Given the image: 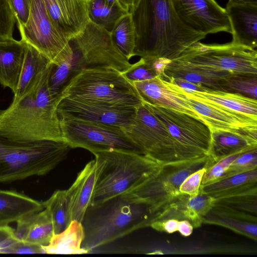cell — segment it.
Wrapping results in <instances>:
<instances>
[{"label":"cell","instance_id":"obj_1","mask_svg":"<svg viewBox=\"0 0 257 257\" xmlns=\"http://www.w3.org/2000/svg\"><path fill=\"white\" fill-rule=\"evenodd\" d=\"M132 13L136 31L135 56L173 60L206 36L180 20L172 0H139Z\"/></svg>","mask_w":257,"mask_h":257},{"label":"cell","instance_id":"obj_2","mask_svg":"<svg viewBox=\"0 0 257 257\" xmlns=\"http://www.w3.org/2000/svg\"><path fill=\"white\" fill-rule=\"evenodd\" d=\"M52 65L26 95L0 110L1 136L21 142L64 141L57 111V99L49 88Z\"/></svg>","mask_w":257,"mask_h":257},{"label":"cell","instance_id":"obj_3","mask_svg":"<svg viewBox=\"0 0 257 257\" xmlns=\"http://www.w3.org/2000/svg\"><path fill=\"white\" fill-rule=\"evenodd\" d=\"M153 216L148 207L121 196L99 206L89 207L82 222L84 231L82 247L88 253L137 229L150 226Z\"/></svg>","mask_w":257,"mask_h":257},{"label":"cell","instance_id":"obj_4","mask_svg":"<svg viewBox=\"0 0 257 257\" xmlns=\"http://www.w3.org/2000/svg\"><path fill=\"white\" fill-rule=\"evenodd\" d=\"M71 149L64 141L21 142L0 135V183L45 175L67 157Z\"/></svg>","mask_w":257,"mask_h":257},{"label":"cell","instance_id":"obj_5","mask_svg":"<svg viewBox=\"0 0 257 257\" xmlns=\"http://www.w3.org/2000/svg\"><path fill=\"white\" fill-rule=\"evenodd\" d=\"M93 154L99 174L89 207L122 195L156 174L163 165L134 153L112 151Z\"/></svg>","mask_w":257,"mask_h":257},{"label":"cell","instance_id":"obj_6","mask_svg":"<svg viewBox=\"0 0 257 257\" xmlns=\"http://www.w3.org/2000/svg\"><path fill=\"white\" fill-rule=\"evenodd\" d=\"M76 99L110 106L136 107L143 101L120 71L106 67L84 68L74 76L57 98Z\"/></svg>","mask_w":257,"mask_h":257},{"label":"cell","instance_id":"obj_7","mask_svg":"<svg viewBox=\"0 0 257 257\" xmlns=\"http://www.w3.org/2000/svg\"><path fill=\"white\" fill-rule=\"evenodd\" d=\"M176 62L219 80L233 75L257 76V51L233 42L218 44L195 43Z\"/></svg>","mask_w":257,"mask_h":257},{"label":"cell","instance_id":"obj_8","mask_svg":"<svg viewBox=\"0 0 257 257\" xmlns=\"http://www.w3.org/2000/svg\"><path fill=\"white\" fill-rule=\"evenodd\" d=\"M208 157L163 164L156 174L120 196L129 201L148 207L155 215L181 193V184L191 174L205 166Z\"/></svg>","mask_w":257,"mask_h":257},{"label":"cell","instance_id":"obj_9","mask_svg":"<svg viewBox=\"0 0 257 257\" xmlns=\"http://www.w3.org/2000/svg\"><path fill=\"white\" fill-rule=\"evenodd\" d=\"M70 61L78 73L87 68H111L121 72L132 64L114 44L109 30L90 20L84 31L70 41Z\"/></svg>","mask_w":257,"mask_h":257},{"label":"cell","instance_id":"obj_10","mask_svg":"<svg viewBox=\"0 0 257 257\" xmlns=\"http://www.w3.org/2000/svg\"><path fill=\"white\" fill-rule=\"evenodd\" d=\"M59 119L63 140L72 149L83 148L93 154L116 151L144 155L141 148L120 127L80 120Z\"/></svg>","mask_w":257,"mask_h":257},{"label":"cell","instance_id":"obj_11","mask_svg":"<svg viewBox=\"0 0 257 257\" xmlns=\"http://www.w3.org/2000/svg\"><path fill=\"white\" fill-rule=\"evenodd\" d=\"M143 103L168 129L181 162L209 155L211 133L205 123L181 111Z\"/></svg>","mask_w":257,"mask_h":257},{"label":"cell","instance_id":"obj_12","mask_svg":"<svg viewBox=\"0 0 257 257\" xmlns=\"http://www.w3.org/2000/svg\"><path fill=\"white\" fill-rule=\"evenodd\" d=\"M22 40L32 46L54 65L71 58L69 40L49 16L44 0H33L28 19L18 24Z\"/></svg>","mask_w":257,"mask_h":257},{"label":"cell","instance_id":"obj_13","mask_svg":"<svg viewBox=\"0 0 257 257\" xmlns=\"http://www.w3.org/2000/svg\"><path fill=\"white\" fill-rule=\"evenodd\" d=\"M124 131L144 155L161 164L181 162L168 129L143 103L136 107L134 120Z\"/></svg>","mask_w":257,"mask_h":257},{"label":"cell","instance_id":"obj_14","mask_svg":"<svg viewBox=\"0 0 257 257\" xmlns=\"http://www.w3.org/2000/svg\"><path fill=\"white\" fill-rule=\"evenodd\" d=\"M59 118L76 119L126 129L133 122L136 107L110 106L68 98L57 101Z\"/></svg>","mask_w":257,"mask_h":257},{"label":"cell","instance_id":"obj_15","mask_svg":"<svg viewBox=\"0 0 257 257\" xmlns=\"http://www.w3.org/2000/svg\"><path fill=\"white\" fill-rule=\"evenodd\" d=\"M180 20L188 27L205 35L220 32L231 34L224 8L215 0H172Z\"/></svg>","mask_w":257,"mask_h":257},{"label":"cell","instance_id":"obj_16","mask_svg":"<svg viewBox=\"0 0 257 257\" xmlns=\"http://www.w3.org/2000/svg\"><path fill=\"white\" fill-rule=\"evenodd\" d=\"M171 82L198 113L210 132L257 128V120L200 98Z\"/></svg>","mask_w":257,"mask_h":257},{"label":"cell","instance_id":"obj_17","mask_svg":"<svg viewBox=\"0 0 257 257\" xmlns=\"http://www.w3.org/2000/svg\"><path fill=\"white\" fill-rule=\"evenodd\" d=\"M132 83L143 102L181 111L202 121L198 113L173 84L161 76Z\"/></svg>","mask_w":257,"mask_h":257},{"label":"cell","instance_id":"obj_18","mask_svg":"<svg viewBox=\"0 0 257 257\" xmlns=\"http://www.w3.org/2000/svg\"><path fill=\"white\" fill-rule=\"evenodd\" d=\"M48 13L67 39L80 34L90 21L88 0H44Z\"/></svg>","mask_w":257,"mask_h":257},{"label":"cell","instance_id":"obj_19","mask_svg":"<svg viewBox=\"0 0 257 257\" xmlns=\"http://www.w3.org/2000/svg\"><path fill=\"white\" fill-rule=\"evenodd\" d=\"M98 174V166L94 159L85 166L74 183L66 190L72 221L82 223L90 206Z\"/></svg>","mask_w":257,"mask_h":257},{"label":"cell","instance_id":"obj_20","mask_svg":"<svg viewBox=\"0 0 257 257\" xmlns=\"http://www.w3.org/2000/svg\"><path fill=\"white\" fill-rule=\"evenodd\" d=\"M211 144L207 164L257 148V128L211 132Z\"/></svg>","mask_w":257,"mask_h":257},{"label":"cell","instance_id":"obj_21","mask_svg":"<svg viewBox=\"0 0 257 257\" xmlns=\"http://www.w3.org/2000/svg\"><path fill=\"white\" fill-rule=\"evenodd\" d=\"M225 9L231 28L232 42L256 49L257 4L228 2Z\"/></svg>","mask_w":257,"mask_h":257},{"label":"cell","instance_id":"obj_22","mask_svg":"<svg viewBox=\"0 0 257 257\" xmlns=\"http://www.w3.org/2000/svg\"><path fill=\"white\" fill-rule=\"evenodd\" d=\"M257 169L223 177L201 186L200 191L215 200L240 196H257Z\"/></svg>","mask_w":257,"mask_h":257},{"label":"cell","instance_id":"obj_23","mask_svg":"<svg viewBox=\"0 0 257 257\" xmlns=\"http://www.w3.org/2000/svg\"><path fill=\"white\" fill-rule=\"evenodd\" d=\"M27 43L14 38L0 40V84L14 93L22 70Z\"/></svg>","mask_w":257,"mask_h":257},{"label":"cell","instance_id":"obj_24","mask_svg":"<svg viewBox=\"0 0 257 257\" xmlns=\"http://www.w3.org/2000/svg\"><path fill=\"white\" fill-rule=\"evenodd\" d=\"M44 209L43 202L16 191L0 189V227Z\"/></svg>","mask_w":257,"mask_h":257},{"label":"cell","instance_id":"obj_25","mask_svg":"<svg viewBox=\"0 0 257 257\" xmlns=\"http://www.w3.org/2000/svg\"><path fill=\"white\" fill-rule=\"evenodd\" d=\"M51 64L36 48L27 44L22 70L12 102H16L32 90L40 81Z\"/></svg>","mask_w":257,"mask_h":257},{"label":"cell","instance_id":"obj_26","mask_svg":"<svg viewBox=\"0 0 257 257\" xmlns=\"http://www.w3.org/2000/svg\"><path fill=\"white\" fill-rule=\"evenodd\" d=\"M193 95L257 120V100L236 93L210 89Z\"/></svg>","mask_w":257,"mask_h":257},{"label":"cell","instance_id":"obj_27","mask_svg":"<svg viewBox=\"0 0 257 257\" xmlns=\"http://www.w3.org/2000/svg\"><path fill=\"white\" fill-rule=\"evenodd\" d=\"M84 238L82 223L72 220L63 231L54 234L49 245L43 248L48 254L86 253L87 251L82 247Z\"/></svg>","mask_w":257,"mask_h":257},{"label":"cell","instance_id":"obj_28","mask_svg":"<svg viewBox=\"0 0 257 257\" xmlns=\"http://www.w3.org/2000/svg\"><path fill=\"white\" fill-rule=\"evenodd\" d=\"M110 32L114 44L129 61L135 56L136 31L132 13L128 12L122 15Z\"/></svg>","mask_w":257,"mask_h":257},{"label":"cell","instance_id":"obj_29","mask_svg":"<svg viewBox=\"0 0 257 257\" xmlns=\"http://www.w3.org/2000/svg\"><path fill=\"white\" fill-rule=\"evenodd\" d=\"M202 223L222 226L254 241L257 239L256 222L245 220L214 206L202 218Z\"/></svg>","mask_w":257,"mask_h":257},{"label":"cell","instance_id":"obj_30","mask_svg":"<svg viewBox=\"0 0 257 257\" xmlns=\"http://www.w3.org/2000/svg\"><path fill=\"white\" fill-rule=\"evenodd\" d=\"M54 234L53 223L48 210L31 214L27 234L24 241L42 247L50 243Z\"/></svg>","mask_w":257,"mask_h":257},{"label":"cell","instance_id":"obj_31","mask_svg":"<svg viewBox=\"0 0 257 257\" xmlns=\"http://www.w3.org/2000/svg\"><path fill=\"white\" fill-rule=\"evenodd\" d=\"M161 77L164 79H182L201 84L212 89L223 91L220 83L221 80L180 64L174 60H172L167 65L164 74Z\"/></svg>","mask_w":257,"mask_h":257},{"label":"cell","instance_id":"obj_32","mask_svg":"<svg viewBox=\"0 0 257 257\" xmlns=\"http://www.w3.org/2000/svg\"><path fill=\"white\" fill-rule=\"evenodd\" d=\"M43 203L44 208L48 210L51 215L54 234L61 232L72 221L66 190L55 191Z\"/></svg>","mask_w":257,"mask_h":257},{"label":"cell","instance_id":"obj_33","mask_svg":"<svg viewBox=\"0 0 257 257\" xmlns=\"http://www.w3.org/2000/svg\"><path fill=\"white\" fill-rule=\"evenodd\" d=\"M88 1L90 20L108 30L118 18L126 13L119 6L110 5L104 0Z\"/></svg>","mask_w":257,"mask_h":257},{"label":"cell","instance_id":"obj_34","mask_svg":"<svg viewBox=\"0 0 257 257\" xmlns=\"http://www.w3.org/2000/svg\"><path fill=\"white\" fill-rule=\"evenodd\" d=\"M224 91L236 93L256 99L257 76L233 75L220 80Z\"/></svg>","mask_w":257,"mask_h":257},{"label":"cell","instance_id":"obj_35","mask_svg":"<svg viewBox=\"0 0 257 257\" xmlns=\"http://www.w3.org/2000/svg\"><path fill=\"white\" fill-rule=\"evenodd\" d=\"M243 152L222 158L211 164L206 163L205 166L206 171L202 179L201 186L210 184L221 179L231 163Z\"/></svg>","mask_w":257,"mask_h":257},{"label":"cell","instance_id":"obj_36","mask_svg":"<svg viewBox=\"0 0 257 257\" xmlns=\"http://www.w3.org/2000/svg\"><path fill=\"white\" fill-rule=\"evenodd\" d=\"M255 169H257V148L241 153L231 163L222 178Z\"/></svg>","mask_w":257,"mask_h":257},{"label":"cell","instance_id":"obj_37","mask_svg":"<svg viewBox=\"0 0 257 257\" xmlns=\"http://www.w3.org/2000/svg\"><path fill=\"white\" fill-rule=\"evenodd\" d=\"M122 76L131 83L141 81L157 76L146 60L142 57L137 62L120 72Z\"/></svg>","mask_w":257,"mask_h":257},{"label":"cell","instance_id":"obj_38","mask_svg":"<svg viewBox=\"0 0 257 257\" xmlns=\"http://www.w3.org/2000/svg\"><path fill=\"white\" fill-rule=\"evenodd\" d=\"M15 15L7 0H0V40L12 39Z\"/></svg>","mask_w":257,"mask_h":257},{"label":"cell","instance_id":"obj_39","mask_svg":"<svg viewBox=\"0 0 257 257\" xmlns=\"http://www.w3.org/2000/svg\"><path fill=\"white\" fill-rule=\"evenodd\" d=\"M205 171L204 167L188 176L180 185V192L191 197L197 195L200 191L202 179Z\"/></svg>","mask_w":257,"mask_h":257},{"label":"cell","instance_id":"obj_40","mask_svg":"<svg viewBox=\"0 0 257 257\" xmlns=\"http://www.w3.org/2000/svg\"><path fill=\"white\" fill-rule=\"evenodd\" d=\"M7 1L15 15L17 24H26L29 16L33 0Z\"/></svg>","mask_w":257,"mask_h":257},{"label":"cell","instance_id":"obj_41","mask_svg":"<svg viewBox=\"0 0 257 257\" xmlns=\"http://www.w3.org/2000/svg\"><path fill=\"white\" fill-rule=\"evenodd\" d=\"M4 253L37 254L45 252L41 246L17 240L5 250Z\"/></svg>","mask_w":257,"mask_h":257},{"label":"cell","instance_id":"obj_42","mask_svg":"<svg viewBox=\"0 0 257 257\" xmlns=\"http://www.w3.org/2000/svg\"><path fill=\"white\" fill-rule=\"evenodd\" d=\"M14 230L9 225L0 227V253H4L5 250L17 240L14 236Z\"/></svg>","mask_w":257,"mask_h":257},{"label":"cell","instance_id":"obj_43","mask_svg":"<svg viewBox=\"0 0 257 257\" xmlns=\"http://www.w3.org/2000/svg\"><path fill=\"white\" fill-rule=\"evenodd\" d=\"M164 79L172 82L188 92L204 91L210 89L201 84L191 82L182 79L168 78Z\"/></svg>","mask_w":257,"mask_h":257},{"label":"cell","instance_id":"obj_44","mask_svg":"<svg viewBox=\"0 0 257 257\" xmlns=\"http://www.w3.org/2000/svg\"><path fill=\"white\" fill-rule=\"evenodd\" d=\"M143 58V57H142ZM149 64L157 76H162L167 65L171 62L165 58H144Z\"/></svg>","mask_w":257,"mask_h":257},{"label":"cell","instance_id":"obj_45","mask_svg":"<svg viewBox=\"0 0 257 257\" xmlns=\"http://www.w3.org/2000/svg\"><path fill=\"white\" fill-rule=\"evenodd\" d=\"M193 226L190 221L187 220L179 221L178 230L184 236H188L193 232Z\"/></svg>","mask_w":257,"mask_h":257},{"label":"cell","instance_id":"obj_46","mask_svg":"<svg viewBox=\"0 0 257 257\" xmlns=\"http://www.w3.org/2000/svg\"><path fill=\"white\" fill-rule=\"evenodd\" d=\"M122 9L126 12H131L134 6V0H118Z\"/></svg>","mask_w":257,"mask_h":257},{"label":"cell","instance_id":"obj_47","mask_svg":"<svg viewBox=\"0 0 257 257\" xmlns=\"http://www.w3.org/2000/svg\"><path fill=\"white\" fill-rule=\"evenodd\" d=\"M228 2L239 4H257V0H228Z\"/></svg>","mask_w":257,"mask_h":257},{"label":"cell","instance_id":"obj_48","mask_svg":"<svg viewBox=\"0 0 257 257\" xmlns=\"http://www.w3.org/2000/svg\"><path fill=\"white\" fill-rule=\"evenodd\" d=\"M104 1L106 3H107L108 4H110V5L119 6L120 8H121L122 9V8H121V7L120 6V5L119 4L118 0H104Z\"/></svg>","mask_w":257,"mask_h":257}]
</instances>
